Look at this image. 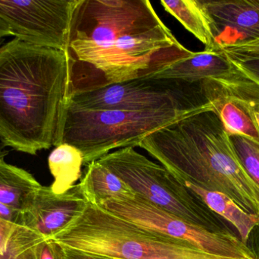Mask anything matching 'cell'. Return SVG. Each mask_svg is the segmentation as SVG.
<instances>
[{
	"mask_svg": "<svg viewBox=\"0 0 259 259\" xmlns=\"http://www.w3.org/2000/svg\"><path fill=\"white\" fill-rule=\"evenodd\" d=\"M65 53L71 96L152 77L195 52L177 40L148 0H79Z\"/></svg>",
	"mask_w": 259,
	"mask_h": 259,
	"instance_id": "cell-1",
	"label": "cell"
},
{
	"mask_svg": "<svg viewBox=\"0 0 259 259\" xmlns=\"http://www.w3.org/2000/svg\"><path fill=\"white\" fill-rule=\"evenodd\" d=\"M66 53L14 38L0 47V135L36 155L60 145L71 97Z\"/></svg>",
	"mask_w": 259,
	"mask_h": 259,
	"instance_id": "cell-2",
	"label": "cell"
},
{
	"mask_svg": "<svg viewBox=\"0 0 259 259\" xmlns=\"http://www.w3.org/2000/svg\"><path fill=\"white\" fill-rule=\"evenodd\" d=\"M138 147L183 183L223 193L259 217V188L242 167L212 109L195 113L152 132Z\"/></svg>",
	"mask_w": 259,
	"mask_h": 259,
	"instance_id": "cell-3",
	"label": "cell"
},
{
	"mask_svg": "<svg viewBox=\"0 0 259 259\" xmlns=\"http://www.w3.org/2000/svg\"><path fill=\"white\" fill-rule=\"evenodd\" d=\"M48 240L65 249L112 259H230L210 255L184 240L146 229L88 203Z\"/></svg>",
	"mask_w": 259,
	"mask_h": 259,
	"instance_id": "cell-4",
	"label": "cell"
},
{
	"mask_svg": "<svg viewBox=\"0 0 259 259\" xmlns=\"http://www.w3.org/2000/svg\"><path fill=\"white\" fill-rule=\"evenodd\" d=\"M189 111L88 110L68 106L61 132V144H71L81 152L83 165L99 161L115 149L138 147L148 135L187 116Z\"/></svg>",
	"mask_w": 259,
	"mask_h": 259,
	"instance_id": "cell-5",
	"label": "cell"
},
{
	"mask_svg": "<svg viewBox=\"0 0 259 259\" xmlns=\"http://www.w3.org/2000/svg\"><path fill=\"white\" fill-rule=\"evenodd\" d=\"M134 192L158 208L210 232L232 234L226 220L161 164L134 147L111 152L99 160Z\"/></svg>",
	"mask_w": 259,
	"mask_h": 259,
	"instance_id": "cell-6",
	"label": "cell"
},
{
	"mask_svg": "<svg viewBox=\"0 0 259 259\" xmlns=\"http://www.w3.org/2000/svg\"><path fill=\"white\" fill-rule=\"evenodd\" d=\"M68 106L88 110L189 111L212 107L204 95L202 82L161 78H141L94 91L77 93Z\"/></svg>",
	"mask_w": 259,
	"mask_h": 259,
	"instance_id": "cell-7",
	"label": "cell"
},
{
	"mask_svg": "<svg viewBox=\"0 0 259 259\" xmlns=\"http://www.w3.org/2000/svg\"><path fill=\"white\" fill-rule=\"evenodd\" d=\"M99 206L146 229L187 242L210 255L230 259H258L234 234L210 232L195 226L137 195L108 199Z\"/></svg>",
	"mask_w": 259,
	"mask_h": 259,
	"instance_id": "cell-8",
	"label": "cell"
},
{
	"mask_svg": "<svg viewBox=\"0 0 259 259\" xmlns=\"http://www.w3.org/2000/svg\"><path fill=\"white\" fill-rule=\"evenodd\" d=\"M79 0H0V17L15 38L66 52Z\"/></svg>",
	"mask_w": 259,
	"mask_h": 259,
	"instance_id": "cell-9",
	"label": "cell"
},
{
	"mask_svg": "<svg viewBox=\"0 0 259 259\" xmlns=\"http://www.w3.org/2000/svg\"><path fill=\"white\" fill-rule=\"evenodd\" d=\"M202 88L229 136L245 137L259 144V132L251 113L252 100L259 94L258 85L240 76L204 81Z\"/></svg>",
	"mask_w": 259,
	"mask_h": 259,
	"instance_id": "cell-10",
	"label": "cell"
},
{
	"mask_svg": "<svg viewBox=\"0 0 259 259\" xmlns=\"http://www.w3.org/2000/svg\"><path fill=\"white\" fill-rule=\"evenodd\" d=\"M211 21L215 50L259 38V0H202Z\"/></svg>",
	"mask_w": 259,
	"mask_h": 259,
	"instance_id": "cell-11",
	"label": "cell"
},
{
	"mask_svg": "<svg viewBox=\"0 0 259 259\" xmlns=\"http://www.w3.org/2000/svg\"><path fill=\"white\" fill-rule=\"evenodd\" d=\"M87 205L78 184L60 195L53 193L50 187L41 186L24 211L25 227L48 240L80 214Z\"/></svg>",
	"mask_w": 259,
	"mask_h": 259,
	"instance_id": "cell-12",
	"label": "cell"
},
{
	"mask_svg": "<svg viewBox=\"0 0 259 259\" xmlns=\"http://www.w3.org/2000/svg\"><path fill=\"white\" fill-rule=\"evenodd\" d=\"M240 76L241 74L223 52L205 50L195 52L191 57L175 62L152 77L197 83L208 80H226Z\"/></svg>",
	"mask_w": 259,
	"mask_h": 259,
	"instance_id": "cell-13",
	"label": "cell"
},
{
	"mask_svg": "<svg viewBox=\"0 0 259 259\" xmlns=\"http://www.w3.org/2000/svg\"><path fill=\"white\" fill-rule=\"evenodd\" d=\"M78 185L85 200L93 205H100L108 199L136 196L124 181L98 161L87 166Z\"/></svg>",
	"mask_w": 259,
	"mask_h": 259,
	"instance_id": "cell-14",
	"label": "cell"
},
{
	"mask_svg": "<svg viewBox=\"0 0 259 259\" xmlns=\"http://www.w3.org/2000/svg\"><path fill=\"white\" fill-rule=\"evenodd\" d=\"M31 173L0 159V202L22 211L31 205L41 187Z\"/></svg>",
	"mask_w": 259,
	"mask_h": 259,
	"instance_id": "cell-15",
	"label": "cell"
},
{
	"mask_svg": "<svg viewBox=\"0 0 259 259\" xmlns=\"http://www.w3.org/2000/svg\"><path fill=\"white\" fill-rule=\"evenodd\" d=\"M184 184L213 212L234 226L240 234V240L246 244L252 230L259 226L258 216L243 211L231 198L223 193L208 191L189 182H184Z\"/></svg>",
	"mask_w": 259,
	"mask_h": 259,
	"instance_id": "cell-16",
	"label": "cell"
},
{
	"mask_svg": "<svg viewBox=\"0 0 259 259\" xmlns=\"http://www.w3.org/2000/svg\"><path fill=\"white\" fill-rule=\"evenodd\" d=\"M46 241L30 228L0 219V259H39Z\"/></svg>",
	"mask_w": 259,
	"mask_h": 259,
	"instance_id": "cell-17",
	"label": "cell"
},
{
	"mask_svg": "<svg viewBox=\"0 0 259 259\" xmlns=\"http://www.w3.org/2000/svg\"><path fill=\"white\" fill-rule=\"evenodd\" d=\"M161 4L166 12L205 45V50H215L211 19L200 0H162Z\"/></svg>",
	"mask_w": 259,
	"mask_h": 259,
	"instance_id": "cell-18",
	"label": "cell"
},
{
	"mask_svg": "<svg viewBox=\"0 0 259 259\" xmlns=\"http://www.w3.org/2000/svg\"><path fill=\"white\" fill-rule=\"evenodd\" d=\"M49 168L54 178L51 190L60 195L69 191L81 178L83 157L81 152L63 143L56 147L48 158Z\"/></svg>",
	"mask_w": 259,
	"mask_h": 259,
	"instance_id": "cell-19",
	"label": "cell"
},
{
	"mask_svg": "<svg viewBox=\"0 0 259 259\" xmlns=\"http://www.w3.org/2000/svg\"><path fill=\"white\" fill-rule=\"evenodd\" d=\"M230 138L242 167L259 188V144L239 135Z\"/></svg>",
	"mask_w": 259,
	"mask_h": 259,
	"instance_id": "cell-20",
	"label": "cell"
},
{
	"mask_svg": "<svg viewBox=\"0 0 259 259\" xmlns=\"http://www.w3.org/2000/svg\"><path fill=\"white\" fill-rule=\"evenodd\" d=\"M225 54L243 77L259 86V56H236Z\"/></svg>",
	"mask_w": 259,
	"mask_h": 259,
	"instance_id": "cell-21",
	"label": "cell"
},
{
	"mask_svg": "<svg viewBox=\"0 0 259 259\" xmlns=\"http://www.w3.org/2000/svg\"><path fill=\"white\" fill-rule=\"evenodd\" d=\"M220 51L236 56H259V38L245 44L228 46Z\"/></svg>",
	"mask_w": 259,
	"mask_h": 259,
	"instance_id": "cell-22",
	"label": "cell"
},
{
	"mask_svg": "<svg viewBox=\"0 0 259 259\" xmlns=\"http://www.w3.org/2000/svg\"><path fill=\"white\" fill-rule=\"evenodd\" d=\"M0 219L9 223L25 227L24 211L5 205L2 202H0Z\"/></svg>",
	"mask_w": 259,
	"mask_h": 259,
	"instance_id": "cell-23",
	"label": "cell"
},
{
	"mask_svg": "<svg viewBox=\"0 0 259 259\" xmlns=\"http://www.w3.org/2000/svg\"><path fill=\"white\" fill-rule=\"evenodd\" d=\"M39 259H62L58 245L52 240H47L41 251Z\"/></svg>",
	"mask_w": 259,
	"mask_h": 259,
	"instance_id": "cell-24",
	"label": "cell"
},
{
	"mask_svg": "<svg viewBox=\"0 0 259 259\" xmlns=\"http://www.w3.org/2000/svg\"><path fill=\"white\" fill-rule=\"evenodd\" d=\"M59 246V250H60L61 258L62 259H112L77 252V251L65 249V248L60 247L59 246Z\"/></svg>",
	"mask_w": 259,
	"mask_h": 259,
	"instance_id": "cell-25",
	"label": "cell"
},
{
	"mask_svg": "<svg viewBox=\"0 0 259 259\" xmlns=\"http://www.w3.org/2000/svg\"><path fill=\"white\" fill-rule=\"evenodd\" d=\"M251 113L255 126L259 132V94L252 100L251 103Z\"/></svg>",
	"mask_w": 259,
	"mask_h": 259,
	"instance_id": "cell-26",
	"label": "cell"
},
{
	"mask_svg": "<svg viewBox=\"0 0 259 259\" xmlns=\"http://www.w3.org/2000/svg\"><path fill=\"white\" fill-rule=\"evenodd\" d=\"M9 36H12L10 29L8 24L5 22L4 20L0 17V39Z\"/></svg>",
	"mask_w": 259,
	"mask_h": 259,
	"instance_id": "cell-27",
	"label": "cell"
},
{
	"mask_svg": "<svg viewBox=\"0 0 259 259\" xmlns=\"http://www.w3.org/2000/svg\"><path fill=\"white\" fill-rule=\"evenodd\" d=\"M7 144L5 142L3 138L0 135V159L6 158V155L9 154V150L7 149Z\"/></svg>",
	"mask_w": 259,
	"mask_h": 259,
	"instance_id": "cell-28",
	"label": "cell"
},
{
	"mask_svg": "<svg viewBox=\"0 0 259 259\" xmlns=\"http://www.w3.org/2000/svg\"><path fill=\"white\" fill-rule=\"evenodd\" d=\"M3 42H4V38H2V39H0V47L3 45Z\"/></svg>",
	"mask_w": 259,
	"mask_h": 259,
	"instance_id": "cell-29",
	"label": "cell"
},
{
	"mask_svg": "<svg viewBox=\"0 0 259 259\" xmlns=\"http://www.w3.org/2000/svg\"><path fill=\"white\" fill-rule=\"evenodd\" d=\"M259 259V258H258Z\"/></svg>",
	"mask_w": 259,
	"mask_h": 259,
	"instance_id": "cell-30",
	"label": "cell"
}]
</instances>
